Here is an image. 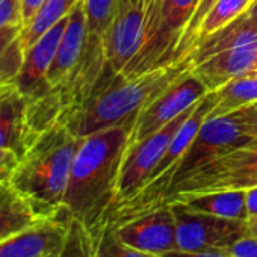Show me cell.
I'll return each mask as SVG.
<instances>
[{"label": "cell", "instance_id": "cell-1", "mask_svg": "<svg viewBox=\"0 0 257 257\" xmlns=\"http://www.w3.org/2000/svg\"><path fill=\"white\" fill-rule=\"evenodd\" d=\"M134 122L82 138L64 198V212L80 221L91 239L110 219L122 159L131 146Z\"/></svg>", "mask_w": 257, "mask_h": 257}, {"label": "cell", "instance_id": "cell-2", "mask_svg": "<svg viewBox=\"0 0 257 257\" xmlns=\"http://www.w3.org/2000/svg\"><path fill=\"white\" fill-rule=\"evenodd\" d=\"M186 56L182 61L141 73L125 76L106 67L89 98L70 116L65 125L80 138L106 128L134 122L137 115L159 94L192 68Z\"/></svg>", "mask_w": 257, "mask_h": 257}, {"label": "cell", "instance_id": "cell-3", "mask_svg": "<svg viewBox=\"0 0 257 257\" xmlns=\"http://www.w3.org/2000/svg\"><path fill=\"white\" fill-rule=\"evenodd\" d=\"M82 143L65 124L46 128L10 171V185L41 218L64 213L71 167Z\"/></svg>", "mask_w": 257, "mask_h": 257}, {"label": "cell", "instance_id": "cell-4", "mask_svg": "<svg viewBox=\"0 0 257 257\" xmlns=\"http://www.w3.org/2000/svg\"><path fill=\"white\" fill-rule=\"evenodd\" d=\"M257 186V137L191 171L168 192L165 203L219 191H246Z\"/></svg>", "mask_w": 257, "mask_h": 257}, {"label": "cell", "instance_id": "cell-5", "mask_svg": "<svg viewBox=\"0 0 257 257\" xmlns=\"http://www.w3.org/2000/svg\"><path fill=\"white\" fill-rule=\"evenodd\" d=\"M254 137H257V110L254 104L243 106L216 118H207L179 161L170 189L200 165L243 146Z\"/></svg>", "mask_w": 257, "mask_h": 257}, {"label": "cell", "instance_id": "cell-6", "mask_svg": "<svg viewBox=\"0 0 257 257\" xmlns=\"http://www.w3.org/2000/svg\"><path fill=\"white\" fill-rule=\"evenodd\" d=\"M198 4L200 0H155L147 40L121 73L135 76L173 64L177 44Z\"/></svg>", "mask_w": 257, "mask_h": 257}, {"label": "cell", "instance_id": "cell-7", "mask_svg": "<svg viewBox=\"0 0 257 257\" xmlns=\"http://www.w3.org/2000/svg\"><path fill=\"white\" fill-rule=\"evenodd\" d=\"M155 0H119L116 14L103 37L106 64L121 73L143 49L152 22Z\"/></svg>", "mask_w": 257, "mask_h": 257}, {"label": "cell", "instance_id": "cell-8", "mask_svg": "<svg viewBox=\"0 0 257 257\" xmlns=\"http://www.w3.org/2000/svg\"><path fill=\"white\" fill-rule=\"evenodd\" d=\"M197 104L185 110L170 124L162 127L161 131L155 132L153 135L147 137L146 140L128 146L125 156L122 159V167L118 179L116 188V206L115 210L131 200H134L146 186L147 179L150 177L153 168L164 156L167 147L170 146L171 140L177 134L188 116L192 113ZM113 210V212H115Z\"/></svg>", "mask_w": 257, "mask_h": 257}, {"label": "cell", "instance_id": "cell-9", "mask_svg": "<svg viewBox=\"0 0 257 257\" xmlns=\"http://www.w3.org/2000/svg\"><path fill=\"white\" fill-rule=\"evenodd\" d=\"M176 218L179 251H228L246 233V221L194 212L180 203H170Z\"/></svg>", "mask_w": 257, "mask_h": 257}, {"label": "cell", "instance_id": "cell-10", "mask_svg": "<svg viewBox=\"0 0 257 257\" xmlns=\"http://www.w3.org/2000/svg\"><path fill=\"white\" fill-rule=\"evenodd\" d=\"M191 70L137 115L131 132V146L161 131L162 127L170 124L209 94L206 86L192 74Z\"/></svg>", "mask_w": 257, "mask_h": 257}, {"label": "cell", "instance_id": "cell-11", "mask_svg": "<svg viewBox=\"0 0 257 257\" xmlns=\"http://www.w3.org/2000/svg\"><path fill=\"white\" fill-rule=\"evenodd\" d=\"M113 225L119 240L135 249L162 257L177 249L176 218L170 204Z\"/></svg>", "mask_w": 257, "mask_h": 257}, {"label": "cell", "instance_id": "cell-12", "mask_svg": "<svg viewBox=\"0 0 257 257\" xmlns=\"http://www.w3.org/2000/svg\"><path fill=\"white\" fill-rule=\"evenodd\" d=\"M38 137L29 98L11 83L0 92V152H7L19 161Z\"/></svg>", "mask_w": 257, "mask_h": 257}, {"label": "cell", "instance_id": "cell-13", "mask_svg": "<svg viewBox=\"0 0 257 257\" xmlns=\"http://www.w3.org/2000/svg\"><path fill=\"white\" fill-rule=\"evenodd\" d=\"M68 16L50 28L25 52L23 64L14 79V85L29 100L41 98L50 89L47 85V73L55 59Z\"/></svg>", "mask_w": 257, "mask_h": 257}, {"label": "cell", "instance_id": "cell-14", "mask_svg": "<svg viewBox=\"0 0 257 257\" xmlns=\"http://www.w3.org/2000/svg\"><path fill=\"white\" fill-rule=\"evenodd\" d=\"M70 216L41 218L10 239L0 242V257H50L55 254L68 231Z\"/></svg>", "mask_w": 257, "mask_h": 257}, {"label": "cell", "instance_id": "cell-15", "mask_svg": "<svg viewBox=\"0 0 257 257\" xmlns=\"http://www.w3.org/2000/svg\"><path fill=\"white\" fill-rule=\"evenodd\" d=\"M191 71L209 92H216L233 80L257 73V46L216 53L192 65Z\"/></svg>", "mask_w": 257, "mask_h": 257}, {"label": "cell", "instance_id": "cell-16", "mask_svg": "<svg viewBox=\"0 0 257 257\" xmlns=\"http://www.w3.org/2000/svg\"><path fill=\"white\" fill-rule=\"evenodd\" d=\"M88 41V26L83 0H79L68 16V22L59 41L55 59L47 73L49 88L59 86L79 64Z\"/></svg>", "mask_w": 257, "mask_h": 257}, {"label": "cell", "instance_id": "cell-17", "mask_svg": "<svg viewBox=\"0 0 257 257\" xmlns=\"http://www.w3.org/2000/svg\"><path fill=\"white\" fill-rule=\"evenodd\" d=\"M249 46H257V26L252 14L246 10L230 25L195 44L188 56L195 65L216 53Z\"/></svg>", "mask_w": 257, "mask_h": 257}, {"label": "cell", "instance_id": "cell-18", "mask_svg": "<svg viewBox=\"0 0 257 257\" xmlns=\"http://www.w3.org/2000/svg\"><path fill=\"white\" fill-rule=\"evenodd\" d=\"M38 219L41 216L10 185L8 177L0 182V242L10 239Z\"/></svg>", "mask_w": 257, "mask_h": 257}, {"label": "cell", "instance_id": "cell-19", "mask_svg": "<svg viewBox=\"0 0 257 257\" xmlns=\"http://www.w3.org/2000/svg\"><path fill=\"white\" fill-rule=\"evenodd\" d=\"M173 203H180L185 207L219 218L246 221V191H219L201 195L185 197Z\"/></svg>", "mask_w": 257, "mask_h": 257}, {"label": "cell", "instance_id": "cell-20", "mask_svg": "<svg viewBox=\"0 0 257 257\" xmlns=\"http://www.w3.org/2000/svg\"><path fill=\"white\" fill-rule=\"evenodd\" d=\"M79 0H46L34 20L22 29L19 37L20 47L23 53L50 28H53L58 22L65 19L71 10L76 7Z\"/></svg>", "mask_w": 257, "mask_h": 257}, {"label": "cell", "instance_id": "cell-21", "mask_svg": "<svg viewBox=\"0 0 257 257\" xmlns=\"http://www.w3.org/2000/svg\"><path fill=\"white\" fill-rule=\"evenodd\" d=\"M218 103L210 112L209 118H216L225 113H230L243 106L252 104L257 101V73L246 77L237 79L216 91Z\"/></svg>", "mask_w": 257, "mask_h": 257}, {"label": "cell", "instance_id": "cell-22", "mask_svg": "<svg viewBox=\"0 0 257 257\" xmlns=\"http://www.w3.org/2000/svg\"><path fill=\"white\" fill-rule=\"evenodd\" d=\"M251 4L252 0H218L212 7V10L207 13V16L203 19V22L200 23L195 34L194 46L203 41L204 38L213 35L215 32L221 31L227 25H230L242 13H245Z\"/></svg>", "mask_w": 257, "mask_h": 257}, {"label": "cell", "instance_id": "cell-23", "mask_svg": "<svg viewBox=\"0 0 257 257\" xmlns=\"http://www.w3.org/2000/svg\"><path fill=\"white\" fill-rule=\"evenodd\" d=\"M91 240L95 257H162L135 249L121 242L115 233V225L112 219H109L104 227L97 233V236Z\"/></svg>", "mask_w": 257, "mask_h": 257}, {"label": "cell", "instance_id": "cell-24", "mask_svg": "<svg viewBox=\"0 0 257 257\" xmlns=\"http://www.w3.org/2000/svg\"><path fill=\"white\" fill-rule=\"evenodd\" d=\"M118 5L119 0H83L88 35L103 38L116 14Z\"/></svg>", "mask_w": 257, "mask_h": 257}, {"label": "cell", "instance_id": "cell-25", "mask_svg": "<svg viewBox=\"0 0 257 257\" xmlns=\"http://www.w3.org/2000/svg\"><path fill=\"white\" fill-rule=\"evenodd\" d=\"M50 257H95L91 234L80 221L70 218L64 243Z\"/></svg>", "mask_w": 257, "mask_h": 257}, {"label": "cell", "instance_id": "cell-26", "mask_svg": "<svg viewBox=\"0 0 257 257\" xmlns=\"http://www.w3.org/2000/svg\"><path fill=\"white\" fill-rule=\"evenodd\" d=\"M17 25L23 26L22 0H0V31Z\"/></svg>", "mask_w": 257, "mask_h": 257}, {"label": "cell", "instance_id": "cell-27", "mask_svg": "<svg viewBox=\"0 0 257 257\" xmlns=\"http://www.w3.org/2000/svg\"><path fill=\"white\" fill-rule=\"evenodd\" d=\"M228 252L234 257H257V236L246 231L230 246Z\"/></svg>", "mask_w": 257, "mask_h": 257}, {"label": "cell", "instance_id": "cell-28", "mask_svg": "<svg viewBox=\"0 0 257 257\" xmlns=\"http://www.w3.org/2000/svg\"><path fill=\"white\" fill-rule=\"evenodd\" d=\"M22 29L23 26L17 25V26H10L0 31V61L5 58L13 43L19 38V35L22 34Z\"/></svg>", "mask_w": 257, "mask_h": 257}, {"label": "cell", "instance_id": "cell-29", "mask_svg": "<svg viewBox=\"0 0 257 257\" xmlns=\"http://www.w3.org/2000/svg\"><path fill=\"white\" fill-rule=\"evenodd\" d=\"M46 0H22V20H23V28H26L34 17L37 16V13L40 11V8L43 7V4Z\"/></svg>", "mask_w": 257, "mask_h": 257}, {"label": "cell", "instance_id": "cell-30", "mask_svg": "<svg viewBox=\"0 0 257 257\" xmlns=\"http://www.w3.org/2000/svg\"><path fill=\"white\" fill-rule=\"evenodd\" d=\"M164 257H234L228 251H179L174 249Z\"/></svg>", "mask_w": 257, "mask_h": 257}, {"label": "cell", "instance_id": "cell-31", "mask_svg": "<svg viewBox=\"0 0 257 257\" xmlns=\"http://www.w3.org/2000/svg\"><path fill=\"white\" fill-rule=\"evenodd\" d=\"M246 212L248 218L257 216V186L246 189Z\"/></svg>", "mask_w": 257, "mask_h": 257}, {"label": "cell", "instance_id": "cell-32", "mask_svg": "<svg viewBox=\"0 0 257 257\" xmlns=\"http://www.w3.org/2000/svg\"><path fill=\"white\" fill-rule=\"evenodd\" d=\"M16 164H17V159L13 155L7 152H0V173H10Z\"/></svg>", "mask_w": 257, "mask_h": 257}, {"label": "cell", "instance_id": "cell-33", "mask_svg": "<svg viewBox=\"0 0 257 257\" xmlns=\"http://www.w3.org/2000/svg\"><path fill=\"white\" fill-rule=\"evenodd\" d=\"M246 231L252 236H257V216H251L246 219Z\"/></svg>", "mask_w": 257, "mask_h": 257}, {"label": "cell", "instance_id": "cell-34", "mask_svg": "<svg viewBox=\"0 0 257 257\" xmlns=\"http://www.w3.org/2000/svg\"><path fill=\"white\" fill-rule=\"evenodd\" d=\"M249 13L252 14V17H254V22H255V26H257V0H254V2L249 5Z\"/></svg>", "mask_w": 257, "mask_h": 257}, {"label": "cell", "instance_id": "cell-35", "mask_svg": "<svg viewBox=\"0 0 257 257\" xmlns=\"http://www.w3.org/2000/svg\"><path fill=\"white\" fill-rule=\"evenodd\" d=\"M10 176V173H0V182H2V180H5L7 177Z\"/></svg>", "mask_w": 257, "mask_h": 257}, {"label": "cell", "instance_id": "cell-36", "mask_svg": "<svg viewBox=\"0 0 257 257\" xmlns=\"http://www.w3.org/2000/svg\"><path fill=\"white\" fill-rule=\"evenodd\" d=\"M252 104L255 106V110H257V101H255V103H252Z\"/></svg>", "mask_w": 257, "mask_h": 257}, {"label": "cell", "instance_id": "cell-37", "mask_svg": "<svg viewBox=\"0 0 257 257\" xmlns=\"http://www.w3.org/2000/svg\"><path fill=\"white\" fill-rule=\"evenodd\" d=\"M13 83H14V82H13ZM8 86H10V85H8Z\"/></svg>", "mask_w": 257, "mask_h": 257}, {"label": "cell", "instance_id": "cell-38", "mask_svg": "<svg viewBox=\"0 0 257 257\" xmlns=\"http://www.w3.org/2000/svg\"><path fill=\"white\" fill-rule=\"evenodd\" d=\"M252 2H254V0H252Z\"/></svg>", "mask_w": 257, "mask_h": 257}]
</instances>
